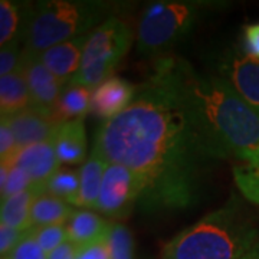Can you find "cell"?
Wrapping results in <instances>:
<instances>
[{"label":"cell","instance_id":"obj_1","mask_svg":"<svg viewBox=\"0 0 259 259\" xmlns=\"http://www.w3.org/2000/svg\"><path fill=\"white\" fill-rule=\"evenodd\" d=\"M143 182L140 209L182 212L202 199L216 160L166 76L154 68L128 107L95 133L93 150Z\"/></svg>","mask_w":259,"mask_h":259},{"label":"cell","instance_id":"obj_2","mask_svg":"<svg viewBox=\"0 0 259 259\" xmlns=\"http://www.w3.org/2000/svg\"><path fill=\"white\" fill-rule=\"evenodd\" d=\"M154 68L166 76L216 161L241 160L259 147V111L221 75L199 72L177 56L158 58Z\"/></svg>","mask_w":259,"mask_h":259},{"label":"cell","instance_id":"obj_3","mask_svg":"<svg viewBox=\"0 0 259 259\" xmlns=\"http://www.w3.org/2000/svg\"><path fill=\"white\" fill-rule=\"evenodd\" d=\"M259 241V226L233 193L219 209L179 232L160 259H241Z\"/></svg>","mask_w":259,"mask_h":259},{"label":"cell","instance_id":"obj_4","mask_svg":"<svg viewBox=\"0 0 259 259\" xmlns=\"http://www.w3.org/2000/svg\"><path fill=\"white\" fill-rule=\"evenodd\" d=\"M117 9L110 2L47 0L39 2L23 16L25 49L40 54L66 40L91 33Z\"/></svg>","mask_w":259,"mask_h":259},{"label":"cell","instance_id":"obj_5","mask_svg":"<svg viewBox=\"0 0 259 259\" xmlns=\"http://www.w3.org/2000/svg\"><path fill=\"white\" fill-rule=\"evenodd\" d=\"M214 3L154 2L143 10L137 26V51L146 56L163 58L183 40Z\"/></svg>","mask_w":259,"mask_h":259},{"label":"cell","instance_id":"obj_6","mask_svg":"<svg viewBox=\"0 0 259 259\" xmlns=\"http://www.w3.org/2000/svg\"><path fill=\"white\" fill-rule=\"evenodd\" d=\"M133 44V30L124 19L111 16L88 35L79 71L69 83L94 91L114 76Z\"/></svg>","mask_w":259,"mask_h":259},{"label":"cell","instance_id":"obj_7","mask_svg":"<svg viewBox=\"0 0 259 259\" xmlns=\"http://www.w3.org/2000/svg\"><path fill=\"white\" fill-rule=\"evenodd\" d=\"M143 193V182L128 167L110 163L102 179L97 210L115 221L131 216Z\"/></svg>","mask_w":259,"mask_h":259},{"label":"cell","instance_id":"obj_8","mask_svg":"<svg viewBox=\"0 0 259 259\" xmlns=\"http://www.w3.org/2000/svg\"><path fill=\"white\" fill-rule=\"evenodd\" d=\"M218 75L226 79L245 101L259 111V61L241 48L225 49L216 61Z\"/></svg>","mask_w":259,"mask_h":259},{"label":"cell","instance_id":"obj_9","mask_svg":"<svg viewBox=\"0 0 259 259\" xmlns=\"http://www.w3.org/2000/svg\"><path fill=\"white\" fill-rule=\"evenodd\" d=\"M22 74L25 75V79L28 82L32 107L52 115L59 97L64 91V85L40 62L37 54L28 52L26 49Z\"/></svg>","mask_w":259,"mask_h":259},{"label":"cell","instance_id":"obj_10","mask_svg":"<svg viewBox=\"0 0 259 259\" xmlns=\"http://www.w3.org/2000/svg\"><path fill=\"white\" fill-rule=\"evenodd\" d=\"M2 118L8 122L20 150L54 140L61 127V124L56 122L51 114L40 111L35 107H29L15 115Z\"/></svg>","mask_w":259,"mask_h":259},{"label":"cell","instance_id":"obj_11","mask_svg":"<svg viewBox=\"0 0 259 259\" xmlns=\"http://www.w3.org/2000/svg\"><path fill=\"white\" fill-rule=\"evenodd\" d=\"M88 35H82L62 44H58L55 47L37 54L40 62L55 75L64 87L71 82L76 72L79 71L83 48L87 44Z\"/></svg>","mask_w":259,"mask_h":259},{"label":"cell","instance_id":"obj_12","mask_svg":"<svg viewBox=\"0 0 259 259\" xmlns=\"http://www.w3.org/2000/svg\"><path fill=\"white\" fill-rule=\"evenodd\" d=\"M15 166L23 168L28 173L35 187L45 190L48 180L61 170V161L56 154L54 140L22 148L16 157Z\"/></svg>","mask_w":259,"mask_h":259},{"label":"cell","instance_id":"obj_13","mask_svg":"<svg viewBox=\"0 0 259 259\" xmlns=\"http://www.w3.org/2000/svg\"><path fill=\"white\" fill-rule=\"evenodd\" d=\"M136 88L120 76L105 79L93 91L91 111L104 121L122 112L134 100Z\"/></svg>","mask_w":259,"mask_h":259},{"label":"cell","instance_id":"obj_14","mask_svg":"<svg viewBox=\"0 0 259 259\" xmlns=\"http://www.w3.org/2000/svg\"><path fill=\"white\" fill-rule=\"evenodd\" d=\"M54 143L61 164L82 163L87 157V131L83 118L61 124Z\"/></svg>","mask_w":259,"mask_h":259},{"label":"cell","instance_id":"obj_15","mask_svg":"<svg viewBox=\"0 0 259 259\" xmlns=\"http://www.w3.org/2000/svg\"><path fill=\"white\" fill-rule=\"evenodd\" d=\"M44 193H47L44 189L30 187L22 193L3 200L0 210V223L22 232L32 229V206L37 196Z\"/></svg>","mask_w":259,"mask_h":259},{"label":"cell","instance_id":"obj_16","mask_svg":"<svg viewBox=\"0 0 259 259\" xmlns=\"http://www.w3.org/2000/svg\"><path fill=\"white\" fill-rule=\"evenodd\" d=\"M110 163L91 151V156L79 168V193L75 206L85 209H97L104 173Z\"/></svg>","mask_w":259,"mask_h":259},{"label":"cell","instance_id":"obj_17","mask_svg":"<svg viewBox=\"0 0 259 259\" xmlns=\"http://www.w3.org/2000/svg\"><path fill=\"white\" fill-rule=\"evenodd\" d=\"M65 226L68 241L82 248L104 238L110 223L91 210H75Z\"/></svg>","mask_w":259,"mask_h":259},{"label":"cell","instance_id":"obj_18","mask_svg":"<svg viewBox=\"0 0 259 259\" xmlns=\"http://www.w3.org/2000/svg\"><path fill=\"white\" fill-rule=\"evenodd\" d=\"M32 107V98L22 71L0 76V112L10 117Z\"/></svg>","mask_w":259,"mask_h":259},{"label":"cell","instance_id":"obj_19","mask_svg":"<svg viewBox=\"0 0 259 259\" xmlns=\"http://www.w3.org/2000/svg\"><path fill=\"white\" fill-rule=\"evenodd\" d=\"M93 91L75 83H68L59 97L52 117L56 122L64 124L68 121L83 118L85 114L91 111Z\"/></svg>","mask_w":259,"mask_h":259},{"label":"cell","instance_id":"obj_20","mask_svg":"<svg viewBox=\"0 0 259 259\" xmlns=\"http://www.w3.org/2000/svg\"><path fill=\"white\" fill-rule=\"evenodd\" d=\"M74 212L69 203L64 200L52 194H40L32 206V226L40 228L52 225H66Z\"/></svg>","mask_w":259,"mask_h":259},{"label":"cell","instance_id":"obj_21","mask_svg":"<svg viewBox=\"0 0 259 259\" xmlns=\"http://www.w3.org/2000/svg\"><path fill=\"white\" fill-rule=\"evenodd\" d=\"M45 190L66 203L75 204L79 193V171L64 168L48 180Z\"/></svg>","mask_w":259,"mask_h":259},{"label":"cell","instance_id":"obj_22","mask_svg":"<svg viewBox=\"0 0 259 259\" xmlns=\"http://www.w3.org/2000/svg\"><path fill=\"white\" fill-rule=\"evenodd\" d=\"M107 246L110 252V259L134 258L133 233L124 223H110V228L107 231Z\"/></svg>","mask_w":259,"mask_h":259},{"label":"cell","instance_id":"obj_23","mask_svg":"<svg viewBox=\"0 0 259 259\" xmlns=\"http://www.w3.org/2000/svg\"><path fill=\"white\" fill-rule=\"evenodd\" d=\"M233 180L245 200L259 204V164L245 163L233 167Z\"/></svg>","mask_w":259,"mask_h":259},{"label":"cell","instance_id":"obj_24","mask_svg":"<svg viewBox=\"0 0 259 259\" xmlns=\"http://www.w3.org/2000/svg\"><path fill=\"white\" fill-rule=\"evenodd\" d=\"M22 20L20 6L10 0L0 2V45L5 47L16 39Z\"/></svg>","mask_w":259,"mask_h":259},{"label":"cell","instance_id":"obj_25","mask_svg":"<svg viewBox=\"0 0 259 259\" xmlns=\"http://www.w3.org/2000/svg\"><path fill=\"white\" fill-rule=\"evenodd\" d=\"M33 236L40 245L44 252L49 255L51 252L61 246L64 242L68 241L66 235V226L65 225H52V226H40V228H32Z\"/></svg>","mask_w":259,"mask_h":259},{"label":"cell","instance_id":"obj_26","mask_svg":"<svg viewBox=\"0 0 259 259\" xmlns=\"http://www.w3.org/2000/svg\"><path fill=\"white\" fill-rule=\"evenodd\" d=\"M19 40H22V37H16L0 49V76L22 71L25 61V49L19 48Z\"/></svg>","mask_w":259,"mask_h":259},{"label":"cell","instance_id":"obj_27","mask_svg":"<svg viewBox=\"0 0 259 259\" xmlns=\"http://www.w3.org/2000/svg\"><path fill=\"white\" fill-rule=\"evenodd\" d=\"M19 151H20V148L15 140L12 130L8 125L6 120L2 118L0 121V161H2V164L9 167L15 166Z\"/></svg>","mask_w":259,"mask_h":259},{"label":"cell","instance_id":"obj_28","mask_svg":"<svg viewBox=\"0 0 259 259\" xmlns=\"http://www.w3.org/2000/svg\"><path fill=\"white\" fill-rule=\"evenodd\" d=\"M30 187H35L29 175L18 166H12L9 171V179L6 186L0 190V196H2V202L9 199L15 194L22 193L25 190H28Z\"/></svg>","mask_w":259,"mask_h":259},{"label":"cell","instance_id":"obj_29","mask_svg":"<svg viewBox=\"0 0 259 259\" xmlns=\"http://www.w3.org/2000/svg\"><path fill=\"white\" fill-rule=\"evenodd\" d=\"M8 259H47L48 255L40 248V245L33 236L32 229H29L19 245L6 256Z\"/></svg>","mask_w":259,"mask_h":259},{"label":"cell","instance_id":"obj_30","mask_svg":"<svg viewBox=\"0 0 259 259\" xmlns=\"http://www.w3.org/2000/svg\"><path fill=\"white\" fill-rule=\"evenodd\" d=\"M26 232L18 231L15 228H10L0 223V255L8 256L12 250L19 245V242L23 239Z\"/></svg>","mask_w":259,"mask_h":259},{"label":"cell","instance_id":"obj_31","mask_svg":"<svg viewBox=\"0 0 259 259\" xmlns=\"http://www.w3.org/2000/svg\"><path fill=\"white\" fill-rule=\"evenodd\" d=\"M76 259H110V252L107 246V235L94 243L82 246L76 255Z\"/></svg>","mask_w":259,"mask_h":259},{"label":"cell","instance_id":"obj_32","mask_svg":"<svg viewBox=\"0 0 259 259\" xmlns=\"http://www.w3.org/2000/svg\"><path fill=\"white\" fill-rule=\"evenodd\" d=\"M243 47L245 52L259 61V22L248 25L243 29Z\"/></svg>","mask_w":259,"mask_h":259},{"label":"cell","instance_id":"obj_33","mask_svg":"<svg viewBox=\"0 0 259 259\" xmlns=\"http://www.w3.org/2000/svg\"><path fill=\"white\" fill-rule=\"evenodd\" d=\"M79 249L81 248L76 246L75 243L66 241L61 246H58L54 252H51L47 259H76Z\"/></svg>","mask_w":259,"mask_h":259},{"label":"cell","instance_id":"obj_34","mask_svg":"<svg viewBox=\"0 0 259 259\" xmlns=\"http://www.w3.org/2000/svg\"><path fill=\"white\" fill-rule=\"evenodd\" d=\"M241 160L249 163V164H259V147L246 151L241 157Z\"/></svg>","mask_w":259,"mask_h":259},{"label":"cell","instance_id":"obj_35","mask_svg":"<svg viewBox=\"0 0 259 259\" xmlns=\"http://www.w3.org/2000/svg\"><path fill=\"white\" fill-rule=\"evenodd\" d=\"M241 259H259V241Z\"/></svg>","mask_w":259,"mask_h":259},{"label":"cell","instance_id":"obj_36","mask_svg":"<svg viewBox=\"0 0 259 259\" xmlns=\"http://www.w3.org/2000/svg\"><path fill=\"white\" fill-rule=\"evenodd\" d=\"M2 259H8V258H6V256H2Z\"/></svg>","mask_w":259,"mask_h":259}]
</instances>
